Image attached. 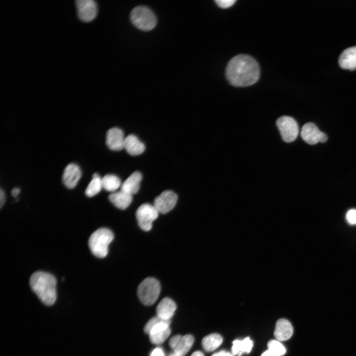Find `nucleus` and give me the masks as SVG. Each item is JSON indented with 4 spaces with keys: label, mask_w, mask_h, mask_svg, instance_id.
Returning <instances> with one entry per match:
<instances>
[{
    "label": "nucleus",
    "mask_w": 356,
    "mask_h": 356,
    "mask_svg": "<svg viewBox=\"0 0 356 356\" xmlns=\"http://www.w3.org/2000/svg\"><path fill=\"white\" fill-rule=\"evenodd\" d=\"M159 212L153 205L144 203L136 210V218L139 226L142 230L148 231L152 226V222L158 217Z\"/></svg>",
    "instance_id": "obj_6"
},
{
    "label": "nucleus",
    "mask_w": 356,
    "mask_h": 356,
    "mask_svg": "<svg viewBox=\"0 0 356 356\" xmlns=\"http://www.w3.org/2000/svg\"><path fill=\"white\" fill-rule=\"evenodd\" d=\"M293 333V327L287 319L281 318L276 323L274 335L276 340L282 341L288 340Z\"/></svg>",
    "instance_id": "obj_14"
},
{
    "label": "nucleus",
    "mask_w": 356,
    "mask_h": 356,
    "mask_svg": "<svg viewBox=\"0 0 356 356\" xmlns=\"http://www.w3.org/2000/svg\"><path fill=\"white\" fill-rule=\"evenodd\" d=\"M171 323L162 322L155 325L150 330L149 337L151 342L158 345L163 343L171 334Z\"/></svg>",
    "instance_id": "obj_13"
},
{
    "label": "nucleus",
    "mask_w": 356,
    "mask_h": 356,
    "mask_svg": "<svg viewBox=\"0 0 356 356\" xmlns=\"http://www.w3.org/2000/svg\"><path fill=\"white\" fill-rule=\"evenodd\" d=\"M82 176L80 167L76 164L70 163L64 169L62 181L68 188H74L77 184Z\"/></svg>",
    "instance_id": "obj_12"
},
{
    "label": "nucleus",
    "mask_w": 356,
    "mask_h": 356,
    "mask_svg": "<svg viewBox=\"0 0 356 356\" xmlns=\"http://www.w3.org/2000/svg\"><path fill=\"white\" fill-rule=\"evenodd\" d=\"M150 356H164V353L161 348H156L152 351Z\"/></svg>",
    "instance_id": "obj_30"
},
{
    "label": "nucleus",
    "mask_w": 356,
    "mask_h": 356,
    "mask_svg": "<svg viewBox=\"0 0 356 356\" xmlns=\"http://www.w3.org/2000/svg\"><path fill=\"white\" fill-rule=\"evenodd\" d=\"M177 200L178 196L174 192L166 190L155 198L153 205L159 213L166 214L174 208Z\"/></svg>",
    "instance_id": "obj_8"
},
{
    "label": "nucleus",
    "mask_w": 356,
    "mask_h": 356,
    "mask_svg": "<svg viewBox=\"0 0 356 356\" xmlns=\"http://www.w3.org/2000/svg\"><path fill=\"white\" fill-rule=\"evenodd\" d=\"M125 139L123 131L118 128H112L107 132L106 143L112 150L120 151L124 148Z\"/></svg>",
    "instance_id": "obj_11"
},
{
    "label": "nucleus",
    "mask_w": 356,
    "mask_h": 356,
    "mask_svg": "<svg viewBox=\"0 0 356 356\" xmlns=\"http://www.w3.org/2000/svg\"><path fill=\"white\" fill-rule=\"evenodd\" d=\"M339 63L344 69H356V46L344 50L339 58Z\"/></svg>",
    "instance_id": "obj_16"
},
{
    "label": "nucleus",
    "mask_w": 356,
    "mask_h": 356,
    "mask_svg": "<svg viewBox=\"0 0 356 356\" xmlns=\"http://www.w3.org/2000/svg\"><path fill=\"white\" fill-rule=\"evenodd\" d=\"M191 356H204V355L200 351H195L192 354Z\"/></svg>",
    "instance_id": "obj_35"
},
{
    "label": "nucleus",
    "mask_w": 356,
    "mask_h": 356,
    "mask_svg": "<svg viewBox=\"0 0 356 356\" xmlns=\"http://www.w3.org/2000/svg\"><path fill=\"white\" fill-rule=\"evenodd\" d=\"M162 322H167L171 323V320L164 319L157 315L151 318L145 325L143 328L144 332L145 333L148 334L151 329L153 327V326H154L157 324Z\"/></svg>",
    "instance_id": "obj_26"
},
{
    "label": "nucleus",
    "mask_w": 356,
    "mask_h": 356,
    "mask_svg": "<svg viewBox=\"0 0 356 356\" xmlns=\"http://www.w3.org/2000/svg\"><path fill=\"white\" fill-rule=\"evenodd\" d=\"M114 239L113 233L109 229L102 227L93 232L89 239V248L93 255L99 258L105 257L108 246Z\"/></svg>",
    "instance_id": "obj_3"
},
{
    "label": "nucleus",
    "mask_w": 356,
    "mask_h": 356,
    "mask_svg": "<svg viewBox=\"0 0 356 356\" xmlns=\"http://www.w3.org/2000/svg\"><path fill=\"white\" fill-rule=\"evenodd\" d=\"M32 290L44 305L51 306L56 301V280L52 274L42 271L35 272L30 277Z\"/></svg>",
    "instance_id": "obj_2"
},
{
    "label": "nucleus",
    "mask_w": 356,
    "mask_h": 356,
    "mask_svg": "<svg viewBox=\"0 0 356 356\" xmlns=\"http://www.w3.org/2000/svg\"><path fill=\"white\" fill-rule=\"evenodd\" d=\"M181 337L182 336L180 335H175V336L172 337L169 342V346L172 349L174 350L175 349V348L177 347V346L178 345Z\"/></svg>",
    "instance_id": "obj_29"
},
{
    "label": "nucleus",
    "mask_w": 356,
    "mask_h": 356,
    "mask_svg": "<svg viewBox=\"0 0 356 356\" xmlns=\"http://www.w3.org/2000/svg\"><path fill=\"white\" fill-rule=\"evenodd\" d=\"M124 148L131 155L141 154L145 150V145L135 135L130 134L125 137Z\"/></svg>",
    "instance_id": "obj_18"
},
{
    "label": "nucleus",
    "mask_w": 356,
    "mask_h": 356,
    "mask_svg": "<svg viewBox=\"0 0 356 356\" xmlns=\"http://www.w3.org/2000/svg\"><path fill=\"white\" fill-rule=\"evenodd\" d=\"M194 342L193 336L186 334L181 337L174 352L178 356H183L190 349Z\"/></svg>",
    "instance_id": "obj_22"
},
{
    "label": "nucleus",
    "mask_w": 356,
    "mask_h": 356,
    "mask_svg": "<svg viewBox=\"0 0 356 356\" xmlns=\"http://www.w3.org/2000/svg\"><path fill=\"white\" fill-rule=\"evenodd\" d=\"M348 222L351 225L356 224V209L349 210L346 215Z\"/></svg>",
    "instance_id": "obj_27"
},
{
    "label": "nucleus",
    "mask_w": 356,
    "mask_h": 356,
    "mask_svg": "<svg viewBox=\"0 0 356 356\" xmlns=\"http://www.w3.org/2000/svg\"><path fill=\"white\" fill-rule=\"evenodd\" d=\"M102 188L105 190L114 192L121 186V180L117 176L108 174L101 178Z\"/></svg>",
    "instance_id": "obj_23"
},
{
    "label": "nucleus",
    "mask_w": 356,
    "mask_h": 356,
    "mask_svg": "<svg viewBox=\"0 0 356 356\" xmlns=\"http://www.w3.org/2000/svg\"><path fill=\"white\" fill-rule=\"evenodd\" d=\"M301 135L307 143L313 145L319 142H325L327 139V135L321 132L312 123L305 124L301 129Z\"/></svg>",
    "instance_id": "obj_10"
},
{
    "label": "nucleus",
    "mask_w": 356,
    "mask_h": 356,
    "mask_svg": "<svg viewBox=\"0 0 356 356\" xmlns=\"http://www.w3.org/2000/svg\"><path fill=\"white\" fill-rule=\"evenodd\" d=\"M75 5L77 9V16L82 21L86 22L92 20L97 13V5L93 0H77Z\"/></svg>",
    "instance_id": "obj_9"
},
{
    "label": "nucleus",
    "mask_w": 356,
    "mask_h": 356,
    "mask_svg": "<svg viewBox=\"0 0 356 356\" xmlns=\"http://www.w3.org/2000/svg\"><path fill=\"white\" fill-rule=\"evenodd\" d=\"M102 188L101 178L96 173L92 176V178L85 190V194L91 197L98 194Z\"/></svg>",
    "instance_id": "obj_24"
},
{
    "label": "nucleus",
    "mask_w": 356,
    "mask_h": 356,
    "mask_svg": "<svg viewBox=\"0 0 356 356\" xmlns=\"http://www.w3.org/2000/svg\"><path fill=\"white\" fill-rule=\"evenodd\" d=\"M141 179V174L134 172L123 182L120 190L133 195L138 192Z\"/></svg>",
    "instance_id": "obj_17"
},
{
    "label": "nucleus",
    "mask_w": 356,
    "mask_h": 356,
    "mask_svg": "<svg viewBox=\"0 0 356 356\" xmlns=\"http://www.w3.org/2000/svg\"><path fill=\"white\" fill-rule=\"evenodd\" d=\"M226 77L228 82L236 87H247L253 85L260 77L258 63L252 56L239 54L228 62Z\"/></svg>",
    "instance_id": "obj_1"
},
{
    "label": "nucleus",
    "mask_w": 356,
    "mask_h": 356,
    "mask_svg": "<svg viewBox=\"0 0 356 356\" xmlns=\"http://www.w3.org/2000/svg\"><path fill=\"white\" fill-rule=\"evenodd\" d=\"M20 189L19 188L15 187L11 190V194L14 197H17V195L19 194Z\"/></svg>",
    "instance_id": "obj_33"
},
{
    "label": "nucleus",
    "mask_w": 356,
    "mask_h": 356,
    "mask_svg": "<svg viewBox=\"0 0 356 356\" xmlns=\"http://www.w3.org/2000/svg\"><path fill=\"white\" fill-rule=\"evenodd\" d=\"M253 346V342L250 337L243 340L236 339L232 342L231 353L233 355L241 356L244 353H250Z\"/></svg>",
    "instance_id": "obj_20"
},
{
    "label": "nucleus",
    "mask_w": 356,
    "mask_h": 356,
    "mask_svg": "<svg viewBox=\"0 0 356 356\" xmlns=\"http://www.w3.org/2000/svg\"><path fill=\"white\" fill-rule=\"evenodd\" d=\"M222 341L223 339L220 334L212 333L204 337L201 343L205 351L211 352L218 348Z\"/></svg>",
    "instance_id": "obj_21"
},
{
    "label": "nucleus",
    "mask_w": 356,
    "mask_h": 356,
    "mask_svg": "<svg viewBox=\"0 0 356 356\" xmlns=\"http://www.w3.org/2000/svg\"><path fill=\"white\" fill-rule=\"evenodd\" d=\"M169 356H178L174 353L173 354H171Z\"/></svg>",
    "instance_id": "obj_36"
},
{
    "label": "nucleus",
    "mask_w": 356,
    "mask_h": 356,
    "mask_svg": "<svg viewBox=\"0 0 356 356\" xmlns=\"http://www.w3.org/2000/svg\"><path fill=\"white\" fill-rule=\"evenodd\" d=\"M160 290L159 282L154 278L148 277L138 285L137 294L142 304L146 306H150L154 304L158 299Z\"/></svg>",
    "instance_id": "obj_5"
},
{
    "label": "nucleus",
    "mask_w": 356,
    "mask_h": 356,
    "mask_svg": "<svg viewBox=\"0 0 356 356\" xmlns=\"http://www.w3.org/2000/svg\"><path fill=\"white\" fill-rule=\"evenodd\" d=\"M212 356H233V355L227 351L222 350L214 354Z\"/></svg>",
    "instance_id": "obj_31"
},
{
    "label": "nucleus",
    "mask_w": 356,
    "mask_h": 356,
    "mask_svg": "<svg viewBox=\"0 0 356 356\" xmlns=\"http://www.w3.org/2000/svg\"><path fill=\"white\" fill-rule=\"evenodd\" d=\"M215 2L217 5L222 8H226L232 6L235 2V0H216Z\"/></svg>",
    "instance_id": "obj_28"
},
{
    "label": "nucleus",
    "mask_w": 356,
    "mask_h": 356,
    "mask_svg": "<svg viewBox=\"0 0 356 356\" xmlns=\"http://www.w3.org/2000/svg\"><path fill=\"white\" fill-rule=\"evenodd\" d=\"M110 201L117 208L124 210L131 204L132 200V195L122 190L114 192L108 196Z\"/></svg>",
    "instance_id": "obj_19"
},
{
    "label": "nucleus",
    "mask_w": 356,
    "mask_h": 356,
    "mask_svg": "<svg viewBox=\"0 0 356 356\" xmlns=\"http://www.w3.org/2000/svg\"><path fill=\"white\" fill-rule=\"evenodd\" d=\"M276 125L283 140L286 142L293 141L299 134V127L293 118L283 116L276 120Z\"/></svg>",
    "instance_id": "obj_7"
},
{
    "label": "nucleus",
    "mask_w": 356,
    "mask_h": 356,
    "mask_svg": "<svg viewBox=\"0 0 356 356\" xmlns=\"http://www.w3.org/2000/svg\"><path fill=\"white\" fill-rule=\"evenodd\" d=\"M261 356H279L271 352L269 350H267L264 352L261 355Z\"/></svg>",
    "instance_id": "obj_34"
},
{
    "label": "nucleus",
    "mask_w": 356,
    "mask_h": 356,
    "mask_svg": "<svg viewBox=\"0 0 356 356\" xmlns=\"http://www.w3.org/2000/svg\"><path fill=\"white\" fill-rule=\"evenodd\" d=\"M130 19L137 28L144 31L151 30L157 23L154 12L149 8L143 5L136 6L132 10Z\"/></svg>",
    "instance_id": "obj_4"
},
{
    "label": "nucleus",
    "mask_w": 356,
    "mask_h": 356,
    "mask_svg": "<svg viewBox=\"0 0 356 356\" xmlns=\"http://www.w3.org/2000/svg\"><path fill=\"white\" fill-rule=\"evenodd\" d=\"M176 308V304L173 300L168 297L164 298L156 307L157 315L164 319L171 320Z\"/></svg>",
    "instance_id": "obj_15"
},
{
    "label": "nucleus",
    "mask_w": 356,
    "mask_h": 356,
    "mask_svg": "<svg viewBox=\"0 0 356 356\" xmlns=\"http://www.w3.org/2000/svg\"><path fill=\"white\" fill-rule=\"evenodd\" d=\"M5 201V194L4 191L0 189V208H2V206L4 204Z\"/></svg>",
    "instance_id": "obj_32"
},
{
    "label": "nucleus",
    "mask_w": 356,
    "mask_h": 356,
    "mask_svg": "<svg viewBox=\"0 0 356 356\" xmlns=\"http://www.w3.org/2000/svg\"><path fill=\"white\" fill-rule=\"evenodd\" d=\"M268 350L279 356L284 355L286 350L285 347L277 340H271L267 343Z\"/></svg>",
    "instance_id": "obj_25"
}]
</instances>
